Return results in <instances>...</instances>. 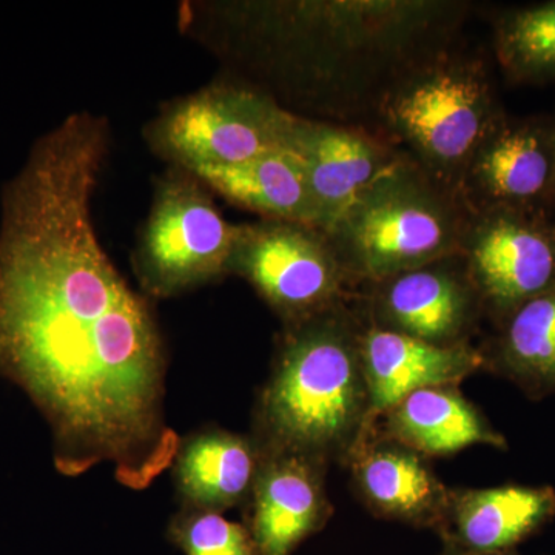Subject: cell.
Wrapping results in <instances>:
<instances>
[{
	"instance_id": "obj_12",
	"label": "cell",
	"mask_w": 555,
	"mask_h": 555,
	"mask_svg": "<svg viewBox=\"0 0 555 555\" xmlns=\"http://www.w3.org/2000/svg\"><path fill=\"white\" fill-rule=\"evenodd\" d=\"M360 356L366 378L371 423L415 390L456 386L483 366L481 352L469 345L437 346L364 324Z\"/></svg>"
},
{
	"instance_id": "obj_14",
	"label": "cell",
	"mask_w": 555,
	"mask_h": 555,
	"mask_svg": "<svg viewBox=\"0 0 555 555\" xmlns=\"http://www.w3.org/2000/svg\"><path fill=\"white\" fill-rule=\"evenodd\" d=\"M358 492L375 514L416 526L447 521L451 492L423 455L397 443H360L352 452Z\"/></svg>"
},
{
	"instance_id": "obj_19",
	"label": "cell",
	"mask_w": 555,
	"mask_h": 555,
	"mask_svg": "<svg viewBox=\"0 0 555 555\" xmlns=\"http://www.w3.org/2000/svg\"><path fill=\"white\" fill-rule=\"evenodd\" d=\"M503 366L531 390H555V286L509 313L500 341Z\"/></svg>"
},
{
	"instance_id": "obj_11",
	"label": "cell",
	"mask_w": 555,
	"mask_h": 555,
	"mask_svg": "<svg viewBox=\"0 0 555 555\" xmlns=\"http://www.w3.org/2000/svg\"><path fill=\"white\" fill-rule=\"evenodd\" d=\"M324 465L294 452H264L248 499L247 528L261 555H291L326 524Z\"/></svg>"
},
{
	"instance_id": "obj_5",
	"label": "cell",
	"mask_w": 555,
	"mask_h": 555,
	"mask_svg": "<svg viewBox=\"0 0 555 555\" xmlns=\"http://www.w3.org/2000/svg\"><path fill=\"white\" fill-rule=\"evenodd\" d=\"M292 116L257 87L219 79L164 105L144 134L159 158L196 173L287 150Z\"/></svg>"
},
{
	"instance_id": "obj_8",
	"label": "cell",
	"mask_w": 555,
	"mask_h": 555,
	"mask_svg": "<svg viewBox=\"0 0 555 555\" xmlns=\"http://www.w3.org/2000/svg\"><path fill=\"white\" fill-rule=\"evenodd\" d=\"M286 149L301 160L315 207L317 228L326 233L404 156L378 131L295 113Z\"/></svg>"
},
{
	"instance_id": "obj_13",
	"label": "cell",
	"mask_w": 555,
	"mask_h": 555,
	"mask_svg": "<svg viewBox=\"0 0 555 555\" xmlns=\"http://www.w3.org/2000/svg\"><path fill=\"white\" fill-rule=\"evenodd\" d=\"M555 173V147L532 126H499L485 139L460 181L470 211L517 208L545 192Z\"/></svg>"
},
{
	"instance_id": "obj_7",
	"label": "cell",
	"mask_w": 555,
	"mask_h": 555,
	"mask_svg": "<svg viewBox=\"0 0 555 555\" xmlns=\"http://www.w3.org/2000/svg\"><path fill=\"white\" fill-rule=\"evenodd\" d=\"M229 272L246 280L283 326L341 305L352 283L326 232L275 219L240 224Z\"/></svg>"
},
{
	"instance_id": "obj_22",
	"label": "cell",
	"mask_w": 555,
	"mask_h": 555,
	"mask_svg": "<svg viewBox=\"0 0 555 555\" xmlns=\"http://www.w3.org/2000/svg\"><path fill=\"white\" fill-rule=\"evenodd\" d=\"M441 555H517L513 551H492V553H480V551L463 550V547L447 545Z\"/></svg>"
},
{
	"instance_id": "obj_9",
	"label": "cell",
	"mask_w": 555,
	"mask_h": 555,
	"mask_svg": "<svg viewBox=\"0 0 555 555\" xmlns=\"http://www.w3.org/2000/svg\"><path fill=\"white\" fill-rule=\"evenodd\" d=\"M481 305L511 313L555 286V238L518 208L470 215L462 250Z\"/></svg>"
},
{
	"instance_id": "obj_20",
	"label": "cell",
	"mask_w": 555,
	"mask_h": 555,
	"mask_svg": "<svg viewBox=\"0 0 555 555\" xmlns=\"http://www.w3.org/2000/svg\"><path fill=\"white\" fill-rule=\"evenodd\" d=\"M496 60L516 79L555 76V2L507 11L494 25Z\"/></svg>"
},
{
	"instance_id": "obj_16",
	"label": "cell",
	"mask_w": 555,
	"mask_h": 555,
	"mask_svg": "<svg viewBox=\"0 0 555 555\" xmlns=\"http://www.w3.org/2000/svg\"><path fill=\"white\" fill-rule=\"evenodd\" d=\"M554 516L550 486L505 485L451 494L441 529L449 545L492 553L513 550Z\"/></svg>"
},
{
	"instance_id": "obj_4",
	"label": "cell",
	"mask_w": 555,
	"mask_h": 555,
	"mask_svg": "<svg viewBox=\"0 0 555 555\" xmlns=\"http://www.w3.org/2000/svg\"><path fill=\"white\" fill-rule=\"evenodd\" d=\"M500 120L483 57L456 42L389 91L375 127L429 177L456 192Z\"/></svg>"
},
{
	"instance_id": "obj_10",
	"label": "cell",
	"mask_w": 555,
	"mask_h": 555,
	"mask_svg": "<svg viewBox=\"0 0 555 555\" xmlns=\"http://www.w3.org/2000/svg\"><path fill=\"white\" fill-rule=\"evenodd\" d=\"M369 323L437 346L469 345L480 295L454 255L369 284Z\"/></svg>"
},
{
	"instance_id": "obj_1",
	"label": "cell",
	"mask_w": 555,
	"mask_h": 555,
	"mask_svg": "<svg viewBox=\"0 0 555 555\" xmlns=\"http://www.w3.org/2000/svg\"><path fill=\"white\" fill-rule=\"evenodd\" d=\"M470 3L272 0L210 3V39L241 79L295 115L375 127L389 91L460 42ZM240 79V78H238Z\"/></svg>"
},
{
	"instance_id": "obj_17",
	"label": "cell",
	"mask_w": 555,
	"mask_h": 555,
	"mask_svg": "<svg viewBox=\"0 0 555 555\" xmlns=\"http://www.w3.org/2000/svg\"><path fill=\"white\" fill-rule=\"evenodd\" d=\"M385 416L390 440L420 455L455 454L474 444L506 447L505 438L492 429L456 386L415 390Z\"/></svg>"
},
{
	"instance_id": "obj_2",
	"label": "cell",
	"mask_w": 555,
	"mask_h": 555,
	"mask_svg": "<svg viewBox=\"0 0 555 555\" xmlns=\"http://www.w3.org/2000/svg\"><path fill=\"white\" fill-rule=\"evenodd\" d=\"M363 326L345 302L283 326L255 415L262 451L327 463L364 440L371 409L360 356Z\"/></svg>"
},
{
	"instance_id": "obj_18",
	"label": "cell",
	"mask_w": 555,
	"mask_h": 555,
	"mask_svg": "<svg viewBox=\"0 0 555 555\" xmlns=\"http://www.w3.org/2000/svg\"><path fill=\"white\" fill-rule=\"evenodd\" d=\"M193 175L210 192H217L233 206L261 215L262 219L317 228L315 207L305 169L301 160L288 150H275L236 166Z\"/></svg>"
},
{
	"instance_id": "obj_6",
	"label": "cell",
	"mask_w": 555,
	"mask_h": 555,
	"mask_svg": "<svg viewBox=\"0 0 555 555\" xmlns=\"http://www.w3.org/2000/svg\"><path fill=\"white\" fill-rule=\"evenodd\" d=\"M240 224L222 217L192 171L170 166L155 181L134 248L133 270L149 298H173L229 276Z\"/></svg>"
},
{
	"instance_id": "obj_21",
	"label": "cell",
	"mask_w": 555,
	"mask_h": 555,
	"mask_svg": "<svg viewBox=\"0 0 555 555\" xmlns=\"http://www.w3.org/2000/svg\"><path fill=\"white\" fill-rule=\"evenodd\" d=\"M169 537L185 555H261L246 525L211 511L181 507L171 518Z\"/></svg>"
},
{
	"instance_id": "obj_3",
	"label": "cell",
	"mask_w": 555,
	"mask_h": 555,
	"mask_svg": "<svg viewBox=\"0 0 555 555\" xmlns=\"http://www.w3.org/2000/svg\"><path fill=\"white\" fill-rule=\"evenodd\" d=\"M473 211L408 155L328 232L347 275L378 283L462 250Z\"/></svg>"
},
{
	"instance_id": "obj_15",
	"label": "cell",
	"mask_w": 555,
	"mask_h": 555,
	"mask_svg": "<svg viewBox=\"0 0 555 555\" xmlns=\"http://www.w3.org/2000/svg\"><path fill=\"white\" fill-rule=\"evenodd\" d=\"M262 460L257 438L221 427L182 438L171 466L182 507L222 514L247 503Z\"/></svg>"
}]
</instances>
